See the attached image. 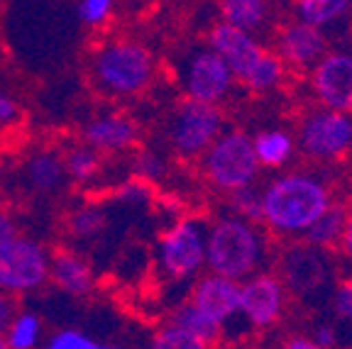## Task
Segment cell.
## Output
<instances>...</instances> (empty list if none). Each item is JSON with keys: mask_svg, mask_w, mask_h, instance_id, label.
Returning a JSON list of instances; mask_svg holds the SVG:
<instances>
[{"mask_svg": "<svg viewBox=\"0 0 352 349\" xmlns=\"http://www.w3.org/2000/svg\"><path fill=\"white\" fill-rule=\"evenodd\" d=\"M333 201V188L323 176L289 171L262 188V225L272 235L303 237Z\"/></svg>", "mask_w": 352, "mask_h": 349, "instance_id": "cell-1", "label": "cell"}, {"mask_svg": "<svg viewBox=\"0 0 352 349\" xmlns=\"http://www.w3.org/2000/svg\"><path fill=\"white\" fill-rule=\"evenodd\" d=\"M157 64L142 42L113 37L100 42L88 59V81L105 100H132L154 81Z\"/></svg>", "mask_w": 352, "mask_h": 349, "instance_id": "cell-2", "label": "cell"}, {"mask_svg": "<svg viewBox=\"0 0 352 349\" xmlns=\"http://www.w3.org/2000/svg\"><path fill=\"white\" fill-rule=\"evenodd\" d=\"M267 259V237L257 223L223 215L206 227V269L218 276L245 281Z\"/></svg>", "mask_w": 352, "mask_h": 349, "instance_id": "cell-3", "label": "cell"}, {"mask_svg": "<svg viewBox=\"0 0 352 349\" xmlns=\"http://www.w3.org/2000/svg\"><path fill=\"white\" fill-rule=\"evenodd\" d=\"M198 161L206 183L220 193H232L257 183L262 169L254 157L252 137L242 130H223Z\"/></svg>", "mask_w": 352, "mask_h": 349, "instance_id": "cell-4", "label": "cell"}, {"mask_svg": "<svg viewBox=\"0 0 352 349\" xmlns=\"http://www.w3.org/2000/svg\"><path fill=\"white\" fill-rule=\"evenodd\" d=\"M226 130V115L220 105L184 98L166 117V147L182 161H196Z\"/></svg>", "mask_w": 352, "mask_h": 349, "instance_id": "cell-5", "label": "cell"}, {"mask_svg": "<svg viewBox=\"0 0 352 349\" xmlns=\"http://www.w3.org/2000/svg\"><path fill=\"white\" fill-rule=\"evenodd\" d=\"M206 227L198 218H179L157 237L154 262L164 278L184 284L206 269Z\"/></svg>", "mask_w": 352, "mask_h": 349, "instance_id": "cell-6", "label": "cell"}, {"mask_svg": "<svg viewBox=\"0 0 352 349\" xmlns=\"http://www.w3.org/2000/svg\"><path fill=\"white\" fill-rule=\"evenodd\" d=\"M52 247L32 235H20L0 247V293L12 298L39 293L50 286Z\"/></svg>", "mask_w": 352, "mask_h": 349, "instance_id": "cell-7", "label": "cell"}, {"mask_svg": "<svg viewBox=\"0 0 352 349\" xmlns=\"http://www.w3.org/2000/svg\"><path fill=\"white\" fill-rule=\"evenodd\" d=\"M298 147L318 161L342 157L352 147V115L330 108L311 110L298 127Z\"/></svg>", "mask_w": 352, "mask_h": 349, "instance_id": "cell-8", "label": "cell"}, {"mask_svg": "<svg viewBox=\"0 0 352 349\" xmlns=\"http://www.w3.org/2000/svg\"><path fill=\"white\" fill-rule=\"evenodd\" d=\"M182 86L186 98L201 103L223 105L235 88V76L228 64L210 47L196 49L182 69Z\"/></svg>", "mask_w": 352, "mask_h": 349, "instance_id": "cell-9", "label": "cell"}, {"mask_svg": "<svg viewBox=\"0 0 352 349\" xmlns=\"http://www.w3.org/2000/svg\"><path fill=\"white\" fill-rule=\"evenodd\" d=\"M142 127L125 110L103 108L88 115L81 125V142L94 147L103 157H118L140 147Z\"/></svg>", "mask_w": 352, "mask_h": 349, "instance_id": "cell-10", "label": "cell"}, {"mask_svg": "<svg viewBox=\"0 0 352 349\" xmlns=\"http://www.w3.org/2000/svg\"><path fill=\"white\" fill-rule=\"evenodd\" d=\"M289 291L281 278L270 271H257L240 281V315L254 330L274 328L284 317Z\"/></svg>", "mask_w": 352, "mask_h": 349, "instance_id": "cell-11", "label": "cell"}, {"mask_svg": "<svg viewBox=\"0 0 352 349\" xmlns=\"http://www.w3.org/2000/svg\"><path fill=\"white\" fill-rule=\"evenodd\" d=\"M311 91L320 108L352 115V54L325 52L311 66Z\"/></svg>", "mask_w": 352, "mask_h": 349, "instance_id": "cell-12", "label": "cell"}, {"mask_svg": "<svg viewBox=\"0 0 352 349\" xmlns=\"http://www.w3.org/2000/svg\"><path fill=\"white\" fill-rule=\"evenodd\" d=\"M279 278L289 293L306 298V295L316 293V291H320L328 284V254H325V249H318V247L308 245V242L292 245L281 254Z\"/></svg>", "mask_w": 352, "mask_h": 349, "instance_id": "cell-13", "label": "cell"}, {"mask_svg": "<svg viewBox=\"0 0 352 349\" xmlns=\"http://www.w3.org/2000/svg\"><path fill=\"white\" fill-rule=\"evenodd\" d=\"M188 300L204 315L218 322L220 328H226L228 322L240 315V281L208 271L193 278Z\"/></svg>", "mask_w": 352, "mask_h": 349, "instance_id": "cell-14", "label": "cell"}, {"mask_svg": "<svg viewBox=\"0 0 352 349\" xmlns=\"http://www.w3.org/2000/svg\"><path fill=\"white\" fill-rule=\"evenodd\" d=\"M50 286H54L59 293L69 295V298L83 300L96 293L98 276L83 251L74 249V247H59V249H52Z\"/></svg>", "mask_w": 352, "mask_h": 349, "instance_id": "cell-15", "label": "cell"}, {"mask_svg": "<svg viewBox=\"0 0 352 349\" xmlns=\"http://www.w3.org/2000/svg\"><path fill=\"white\" fill-rule=\"evenodd\" d=\"M208 47L226 61L228 69L232 71L235 81H245L252 66L264 54V47L254 39V34L237 30L228 22H218L208 32Z\"/></svg>", "mask_w": 352, "mask_h": 349, "instance_id": "cell-16", "label": "cell"}, {"mask_svg": "<svg viewBox=\"0 0 352 349\" xmlns=\"http://www.w3.org/2000/svg\"><path fill=\"white\" fill-rule=\"evenodd\" d=\"M20 179L30 193L42 198H56L69 188V179L64 171L61 149L56 147H34L25 154L20 166Z\"/></svg>", "mask_w": 352, "mask_h": 349, "instance_id": "cell-17", "label": "cell"}, {"mask_svg": "<svg viewBox=\"0 0 352 349\" xmlns=\"http://www.w3.org/2000/svg\"><path fill=\"white\" fill-rule=\"evenodd\" d=\"M325 54V34L308 22H292L279 34V56L286 66L311 69Z\"/></svg>", "mask_w": 352, "mask_h": 349, "instance_id": "cell-18", "label": "cell"}, {"mask_svg": "<svg viewBox=\"0 0 352 349\" xmlns=\"http://www.w3.org/2000/svg\"><path fill=\"white\" fill-rule=\"evenodd\" d=\"M61 159H64V171L69 185L76 188H91L100 181L105 169V157L96 152L94 147H88L86 142H72L61 149Z\"/></svg>", "mask_w": 352, "mask_h": 349, "instance_id": "cell-19", "label": "cell"}, {"mask_svg": "<svg viewBox=\"0 0 352 349\" xmlns=\"http://www.w3.org/2000/svg\"><path fill=\"white\" fill-rule=\"evenodd\" d=\"M44 337H47V322L34 308H17L8 330L3 333L8 349H39Z\"/></svg>", "mask_w": 352, "mask_h": 349, "instance_id": "cell-20", "label": "cell"}, {"mask_svg": "<svg viewBox=\"0 0 352 349\" xmlns=\"http://www.w3.org/2000/svg\"><path fill=\"white\" fill-rule=\"evenodd\" d=\"M252 149L259 166H264V169H281V166H286L294 159L296 139L286 130L272 127V130H262L252 137Z\"/></svg>", "mask_w": 352, "mask_h": 349, "instance_id": "cell-21", "label": "cell"}, {"mask_svg": "<svg viewBox=\"0 0 352 349\" xmlns=\"http://www.w3.org/2000/svg\"><path fill=\"white\" fill-rule=\"evenodd\" d=\"M108 218L100 203L96 201H81L76 205L69 207V213L64 218L66 235L74 242H94L103 235Z\"/></svg>", "mask_w": 352, "mask_h": 349, "instance_id": "cell-22", "label": "cell"}, {"mask_svg": "<svg viewBox=\"0 0 352 349\" xmlns=\"http://www.w3.org/2000/svg\"><path fill=\"white\" fill-rule=\"evenodd\" d=\"M347 213H350V207H347L345 203L333 201V205L306 229L303 242L318 247V249H333L336 245H340L342 229H345V223H347Z\"/></svg>", "mask_w": 352, "mask_h": 349, "instance_id": "cell-23", "label": "cell"}, {"mask_svg": "<svg viewBox=\"0 0 352 349\" xmlns=\"http://www.w3.org/2000/svg\"><path fill=\"white\" fill-rule=\"evenodd\" d=\"M166 320L179 325L182 330H186L188 335L198 337L201 342L210 344V347H213V344L220 339V335H223V328H220L218 322L210 320L208 315H204V313L198 311L188 298L182 300V303H176V306L171 308L169 315H166Z\"/></svg>", "mask_w": 352, "mask_h": 349, "instance_id": "cell-24", "label": "cell"}, {"mask_svg": "<svg viewBox=\"0 0 352 349\" xmlns=\"http://www.w3.org/2000/svg\"><path fill=\"white\" fill-rule=\"evenodd\" d=\"M223 22L254 34L267 20L270 0H220Z\"/></svg>", "mask_w": 352, "mask_h": 349, "instance_id": "cell-25", "label": "cell"}, {"mask_svg": "<svg viewBox=\"0 0 352 349\" xmlns=\"http://www.w3.org/2000/svg\"><path fill=\"white\" fill-rule=\"evenodd\" d=\"M286 71V64L281 61L279 54H272V52H264L259 56V61L252 66V71L248 74L245 78V86L250 88L252 93H264V91H272L281 83Z\"/></svg>", "mask_w": 352, "mask_h": 349, "instance_id": "cell-26", "label": "cell"}, {"mask_svg": "<svg viewBox=\"0 0 352 349\" xmlns=\"http://www.w3.org/2000/svg\"><path fill=\"white\" fill-rule=\"evenodd\" d=\"M350 0H296L298 20L314 25V27H325L333 20L345 15Z\"/></svg>", "mask_w": 352, "mask_h": 349, "instance_id": "cell-27", "label": "cell"}, {"mask_svg": "<svg viewBox=\"0 0 352 349\" xmlns=\"http://www.w3.org/2000/svg\"><path fill=\"white\" fill-rule=\"evenodd\" d=\"M130 171L132 176L147 181V183H160V181L166 179V171H169V164H166V157L162 152L152 147H140L135 149L130 159Z\"/></svg>", "mask_w": 352, "mask_h": 349, "instance_id": "cell-28", "label": "cell"}, {"mask_svg": "<svg viewBox=\"0 0 352 349\" xmlns=\"http://www.w3.org/2000/svg\"><path fill=\"white\" fill-rule=\"evenodd\" d=\"M110 201L122 207H149L154 203V185L138 179V176H130V179L118 181L113 185Z\"/></svg>", "mask_w": 352, "mask_h": 349, "instance_id": "cell-29", "label": "cell"}, {"mask_svg": "<svg viewBox=\"0 0 352 349\" xmlns=\"http://www.w3.org/2000/svg\"><path fill=\"white\" fill-rule=\"evenodd\" d=\"M147 349H210V344L201 342L198 337L188 335L186 330L166 320L164 325H160L149 335Z\"/></svg>", "mask_w": 352, "mask_h": 349, "instance_id": "cell-30", "label": "cell"}, {"mask_svg": "<svg viewBox=\"0 0 352 349\" xmlns=\"http://www.w3.org/2000/svg\"><path fill=\"white\" fill-rule=\"evenodd\" d=\"M228 210L235 218L250 220V223L259 225L262 223V191L252 183L228 193Z\"/></svg>", "mask_w": 352, "mask_h": 349, "instance_id": "cell-31", "label": "cell"}, {"mask_svg": "<svg viewBox=\"0 0 352 349\" xmlns=\"http://www.w3.org/2000/svg\"><path fill=\"white\" fill-rule=\"evenodd\" d=\"M98 339H94L81 328H56L47 333L39 349H94Z\"/></svg>", "mask_w": 352, "mask_h": 349, "instance_id": "cell-32", "label": "cell"}, {"mask_svg": "<svg viewBox=\"0 0 352 349\" xmlns=\"http://www.w3.org/2000/svg\"><path fill=\"white\" fill-rule=\"evenodd\" d=\"M116 10V0H78V20L86 27H103Z\"/></svg>", "mask_w": 352, "mask_h": 349, "instance_id": "cell-33", "label": "cell"}, {"mask_svg": "<svg viewBox=\"0 0 352 349\" xmlns=\"http://www.w3.org/2000/svg\"><path fill=\"white\" fill-rule=\"evenodd\" d=\"M333 313L338 320L352 322V281H342L333 293Z\"/></svg>", "mask_w": 352, "mask_h": 349, "instance_id": "cell-34", "label": "cell"}, {"mask_svg": "<svg viewBox=\"0 0 352 349\" xmlns=\"http://www.w3.org/2000/svg\"><path fill=\"white\" fill-rule=\"evenodd\" d=\"M22 117L20 103L15 100V95H10L8 91L0 88V130H8V127L17 125Z\"/></svg>", "mask_w": 352, "mask_h": 349, "instance_id": "cell-35", "label": "cell"}, {"mask_svg": "<svg viewBox=\"0 0 352 349\" xmlns=\"http://www.w3.org/2000/svg\"><path fill=\"white\" fill-rule=\"evenodd\" d=\"M20 232H22L20 220L15 218V213H10V210L3 205L0 207V247L8 245L10 240H15Z\"/></svg>", "mask_w": 352, "mask_h": 349, "instance_id": "cell-36", "label": "cell"}, {"mask_svg": "<svg viewBox=\"0 0 352 349\" xmlns=\"http://www.w3.org/2000/svg\"><path fill=\"white\" fill-rule=\"evenodd\" d=\"M314 342L318 344L320 349H333L338 344V330L336 325L330 322H320L318 328L314 330Z\"/></svg>", "mask_w": 352, "mask_h": 349, "instance_id": "cell-37", "label": "cell"}, {"mask_svg": "<svg viewBox=\"0 0 352 349\" xmlns=\"http://www.w3.org/2000/svg\"><path fill=\"white\" fill-rule=\"evenodd\" d=\"M17 308H20L17 306V298H12V295H8V293H0V335L8 330V325H10Z\"/></svg>", "mask_w": 352, "mask_h": 349, "instance_id": "cell-38", "label": "cell"}, {"mask_svg": "<svg viewBox=\"0 0 352 349\" xmlns=\"http://www.w3.org/2000/svg\"><path fill=\"white\" fill-rule=\"evenodd\" d=\"M284 349H320V347L314 342V337H308V335H292V337L284 342Z\"/></svg>", "mask_w": 352, "mask_h": 349, "instance_id": "cell-39", "label": "cell"}, {"mask_svg": "<svg viewBox=\"0 0 352 349\" xmlns=\"http://www.w3.org/2000/svg\"><path fill=\"white\" fill-rule=\"evenodd\" d=\"M340 249L347 259H352V207L350 213H347V223H345V229H342V237H340Z\"/></svg>", "mask_w": 352, "mask_h": 349, "instance_id": "cell-40", "label": "cell"}, {"mask_svg": "<svg viewBox=\"0 0 352 349\" xmlns=\"http://www.w3.org/2000/svg\"><path fill=\"white\" fill-rule=\"evenodd\" d=\"M94 349H132V347L125 342H98Z\"/></svg>", "mask_w": 352, "mask_h": 349, "instance_id": "cell-41", "label": "cell"}, {"mask_svg": "<svg viewBox=\"0 0 352 349\" xmlns=\"http://www.w3.org/2000/svg\"><path fill=\"white\" fill-rule=\"evenodd\" d=\"M6 205V188H3V183H0V207Z\"/></svg>", "mask_w": 352, "mask_h": 349, "instance_id": "cell-42", "label": "cell"}, {"mask_svg": "<svg viewBox=\"0 0 352 349\" xmlns=\"http://www.w3.org/2000/svg\"><path fill=\"white\" fill-rule=\"evenodd\" d=\"M0 349H8V344H6V339H3V335H0Z\"/></svg>", "mask_w": 352, "mask_h": 349, "instance_id": "cell-43", "label": "cell"}]
</instances>
